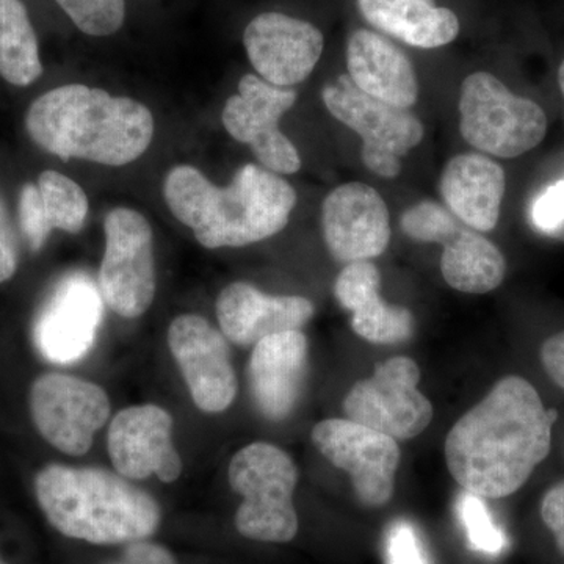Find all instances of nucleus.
<instances>
[{
	"label": "nucleus",
	"instance_id": "11",
	"mask_svg": "<svg viewBox=\"0 0 564 564\" xmlns=\"http://www.w3.org/2000/svg\"><path fill=\"white\" fill-rule=\"evenodd\" d=\"M29 402L41 436L70 456L88 454L96 432L110 417V399L101 386L70 375H41L33 381Z\"/></svg>",
	"mask_w": 564,
	"mask_h": 564
},
{
	"label": "nucleus",
	"instance_id": "4",
	"mask_svg": "<svg viewBox=\"0 0 564 564\" xmlns=\"http://www.w3.org/2000/svg\"><path fill=\"white\" fill-rule=\"evenodd\" d=\"M36 500L57 532L98 545L152 536L162 511L154 497L118 473L50 464L35 477Z\"/></svg>",
	"mask_w": 564,
	"mask_h": 564
},
{
	"label": "nucleus",
	"instance_id": "22",
	"mask_svg": "<svg viewBox=\"0 0 564 564\" xmlns=\"http://www.w3.org/2000/svg\"><path fill=\"white\" fill-rule=\"evenodd\" d=\"M348 76L366 95L391 106L411 109L419 98L417 74L399 46L380 35L352 32L347 46Z\"/></svg>",
	"mask_w": 564,
	"mask_h": 564
},
{
	"label": "nucleus",
	"instance_id": "14",
	"mask_svg": "<svg viewBox=\"0 0 564 564\" xmlns=\"http://www.w3.org/2000/svg\"><path fill=\"white\" fill-rule=\"evenodd\" d=\"M169 347L196 408L207 414L228 410L236 400L237 377L225 334L202 315L184 314L170 325Z\"/></svg>",
	"mask_w": 564,
	"mask_h": 564
},
{
	"label": "nucleus",
	"instance_id": "27",
	"mask_svg": "<svg viewBox=\"0 0 564 564\" xmlns=\"http://www.w3.org/2000/svg\"><path fill=\"white\" fill-rule=\"evenodd\" d=\"M455 513L470 551L486 556H500L510 547V538L494 518L484 497L463 489L456 497Z\"/></svg>",
	"mask_w": 564,
	"mask_h": 564
},
{
	"label": "nucleus",
	"instance_id": "36",
	"mask_svg": "<svg viewBox=\"0 0 564 564\" xmlns=\"http://www.w3.org/2000/svg\"><path fill=\"white\" fill-rule=\"evenodd\" d=\"M558 85H560V90H562L563 96H564V61H563L562 65H560V69H558Z\"/></svg>",
	"mask_w": 564,
	"mask_h": 564
},
{
	"label": "nucleus",
	"instance_id": "21",
	"mask_svg": "<svg viewBox=\"0 0 564 564\" xmlns=\"http://www.w3.org/2000/svg\"><path fill=\"white\" fill-rule=\"evenodd\" d=\"M380 270L370 261L344 267L334 282L337 303L351 314L352 332L370 344L406 343L414 334V315L410 310L386 303L380 295Z\"/></svg>",
	"mask_w": 564,
	"mask_h": 564
},
{
	"label": "nucleus",
	"instance_id": "7",
	"mask_svg": "<svg viewBox=\"0 0 564 564\" xmlns=\"http://www.w3.org/2000/svg\"><path fill=\"white\" fill-rule=\"evenodd\" d=\"M322 101L337 121L361 137L364 165L386 180L399 176L400 161L423 140L422 121L413 111L366 95L348 74L322 88Z\"/></svg>",
	"mask_w": 564,
	"mask_h": 564
},
{
	"label": "nucleus",
	"instance_id": "30",
	"mask_svg": "<svg viewBox=\"0 0 564 564\" xmlns=\"http://www.w3.org/2000/svg\"><path fill=\"white\" fill-rule=\"evenodd\" d=\"M18 212H20L21 231L24 234L25 242L32 251H40L50 239L52 228L47 221L39 185L29 182L21 188Z\"/></svg>",
	"mask_w": 564,
	"mask_h": 564
},
{
	"label": "nucleus",
	"instance_id": "6",
	"mask_svg": "<svg viewBox=\"0 0 564 564\" xmlns=\"http://www.w3.org/2000/svg\"><path fill=\"white\" fill-rule=\"evenodd\" d=\"M459 131L475 150L514 159L544 140L547 117L536 102L514 95L492 74L474 73L463 82Z\"/></svg>",
	"mask_w": 564,
	"mask_h": 564
},
{
	"label": "nucleus",
	"instance_id": "2",
	"mask_svg": "<svg viewBox=\"0 0 564 564\" xmlns=\"http://www.w3.org/2000/svg\"><path fill=\"white\" fill-rule=\"evenodd\" d=\"M163 198L207 250L247 247L276 236L296 204L288 181L254 163L243 165L225 188L195 166H174L163 182Z\"/></svg>",
	"mask_w": 564,
	"mask_h": 564
},
{
	"label": "nucleus",
	"instance_id": "31",
	"mask_svg": "<svg viewBox=\"0 0 564 564\" xmlns=\"http://www.w3.org/2000/svg\"><path fill=\"white\" fill-rule=\"evenodd\" d=\"M532 221L541 232L564 239V180L549 185L534 199Z\"/></svg>",
	"mask_w": 564,
	"mask_h": 564
},
{
	"label": "nucleus",
	"instance_id": "18",
	"mask_svg": "<svg viewBox=\"0 0 564 564\" xmlns=\"http://www.w3.org/2000/svg\"><path fill=\"white\" fill-rule=\"evenodd\" d=\"M101 317L98 289L88 278L73 274L55 289L36 318V347L47 361H79L95 344Z\"/></svg>",
	"mask_w": 564,
	"mask_h": 564
},
{
	"label": "nucleus",
	"instance_id": "25",
	"mask_svg": "<svg viewBox=\"0 0 564 564\" xmlns=\"http://www.w3.org/2000/svg\"><path fill=\"white\" fill-rule=\"evenodd\" d=\"M43 74L39 39L21 0H0V76L29 87Z\"/></svg>",
	"mask_w": 564,
	"mask_h": 564
},
{
	"label": "nucleus",
	"instance_id": "28",
	"mask_svg": "<svg viewBox=\"0 0 564 564\" xmlns=\"http://www.w3.org/2000/svg\"><path fill=\"white\" fill-rule=\"evenodd\" d=\"M80 32L109 36L124 24L126 0H55Z\"/></svg>",
	"mask_w": 564,
	"mask_h": 564
},
{
	"label": "nucleus",
	"instance_id": "16",
	"mask_svg": "<svg viewBox=\"0 0 564 564\" xmlns=\"http://www.w3.org/2000/svg\"><path fill=\"white\" fill-rule=\"evenodd\" d=\"M323 239L337 262L370 261L391 242L389 210L380 193L362 182H348L322 204Z\"/></svg>",
	"mask_w": 564,
	"mask_h": 564
},
{
	"label": "nucleus",
	"instance_id": "15",
	"mask_svg": "<svg viewBox=\"0 0 564 564\" xmlns=\"http://www.w3.org/2000/svg\"><path fill=\"white\" fill-rule=\"evenodd\" d=\"M173 426L172 414L158 404L120 411L107 434L115 470L131 480H147L155 475L163 484H174L184 466L173 445Z\"/></svg>",
	"mask_w": 564,
	"mask_h": 564
},
{
	"label": "nucleus",
	"instance_id": "13",
	"mask_svg": "<svg viewBox=\"0 0 564 564\" xmlns=\"http://www.w3.org/2000/svg\"><path fill=\"white\" fill-rule=\"evenodd\" d=\"M295 102L293 88L274 87L256 74H247L239 82V93L225 104L223 126L234 140L251 148L262 169L293 174L302 169V159L295 144L280 131V121Z\"/></svg>",
	"mask_w": 564,
	"mask_h": 564
},
{
	"label": "nucleus",
	"instance_id": "24",
	"mask_svg": "<svg viewBox=\"0 0 564 564\" xmlns=\"http://www.w3.org/2000/svg\"><path fill=\"white\" fill-rule=\"evenodd\" d=\"M364 20L377 31L419 50H436L456 40L459 20L433 0H358Z\"/></svg>",
	"mask_w": 564,
	"mask_h": 564
},
{
	"label": "nucleus",
	"instance_id": "8",
	"mask_svg": "<svg viewBox=\"0 0 564 564\" xmlns=\"http://www.w3.org/2000/svg\"><path fill=\"white\" fill-rule=\"evenodd\" d=\"M400 226L414 242L443 245L441 273L455 291L481 295L502 284L507 273L502 251L447 207L429 199L414 204Z\"/></svg>",
	"mask_w": 564,
	"mask_h": 564
},
{
	"label": "nucleus",
	"instance_id": "17",
	"mask_svg": "<svg viewBox=\"0 0 564 564\" xmlns=\"http://www.w3.org/2000/svg\"><path fill=\"white\" fill-rule=\"evenodd\" d=\"M243 44L259 77L274 87L291 88L313 73L325 40L311 22L269 11L247 25Z\"/></svg>",
	"mask_w": 564,
	"mask_h": 564
},
{
	"label": "nucleus",
	"instance_id": "20",
	"mask_svg": "<svg viewBox=\"0 0 564 564\" xmlns=\"http://www.w3.org/2000/svg\"><path fill=\"white\" fill-rule=\"evenodd\" d=\"M215 313L226 339L250 347L273 334L302 329L314 317L315 307L304 296L269 295L239 281L223 289Z\"/></svg>",
	"mask_w": 564,
	"mask_h": 564
},
{
	"label": "nucleus",
	"instance_id": "10",
	"mask_svg": "<svg viewBox=\"0 0 564 564\" xmlns=\"http://www.w3.org/2000/svg\"><path fill=\"white\" fill-rule=\"evenodd\" d=\"M419 381L417 362L395 356L351 386L344 399V413L395 441L413 440L429 429L434 415L432 402L417 389Z\"/></svg>",
	"mask_w": 564,
	"mask_h": 564
},
{
	"label": "nucleus",
	"instance_id": "19",
	"mask_svg": "<svg viewBox=\"0 0 564 564\" xmlns=\"http://www.w3.org/2000/svg\"><path fill=\"white\" fill-rule=\"evenodd\" d=\"M310 370V343L302 329L259 340L248 362L252 402L267 421H285L302 399Z\"/></svg>",
	"mask_w": 564,
	"mask_h": 564
},
{
	"label": "nucleus",
	"instance_id": "37",
	"mask_svg": "<svg viewBox=\"0 0 564 564\" xmlns=\"http://www.w3.org/2000/svg\"><path fill=\"white\" fill-rule=\"evenodd\" d=\"M0 564H7V563H6V562H3V560H2V558H0Z\"/></svg>",
	"mask_w": 564,
	"mask_h": 564
},
{
	"label": "nucleus",
	"instance_id": "35",
	"mask_svg": "<svg viewBox=\"0 0 564 564\" xmlns=\"http://www.w3.org/2000/svg\"><path fill=\"white\" fill-rule=\"evenodd\" d=\"M541 362L545 373L564 391V332L545 340L541 347Z\"/></svg>",
	"mask_w": 564,
	"mask_h": 564
},
{
	"label": "nucleus",
	"instance_id": "9",
	"mask_svg": "<svg viewBox=\"0 0 564 564\" xmlns=\"http://www.w3.org/2000/svg\"><path fill=\"white\" fill-rule=\"evenodd\" d=\"M104 234L106 251L99 269L102 300L120 317H141L158 291L150 221L139 210L115 207L106 215Z\"/></svg>",
	"mask_w": 564,
	"mask_h": 564
},
{
	"label": "nucleus",
	"instance_id": "23",
	"mask_svg": "<svg viewBox=\"0 0 564 564\" xmlns=\"http://www.w3.org/2000/svg\"><path fill=\"white\" fill-rule=\"evenodd\" d=\"M440 188L445 206L464 225L478 232L496 228L505 195L499 163L477 152L455 155L444 166Z\"/></svg>",
	"mask_w": 564,
	"mask_h": 564
},
{
	"label": "nucleus",
	"instance_id": "1",
	"mask_svg": "<svg viewBox=\"0 0 564 564\" xmlns=\"http://www.w3.org/2000/svg\"><path fill=\"white\" fill-rule=\"evenodd\" d=\"M556 419L529 381L505 377L448 432V473L464 491L486 500L511 496L547 458Z\"/></svg>",
	"mask_w": 564,
	"mask_h": 564
},
{
	"label": "nucleus",
	"instance_id": "32",
	"mask_svg": "<svg viewBox=\"0 0 564 564\" xmlns=\"http://www.w3.org/2000/svg\"><path fill=\"white\" fill-rule=\"evenodd\" d=\"M541 519L554 534L556 549L564 556V480L544 494L541 500Z\"/></svg>",
	"mask_w": 564,
	"mask_h": 564
},
{
	"label": "nucleus",
	"instance_id": "5",
	"mask_svg": "<svg viewBox=\"0 0 564 564\" xmlns=\"http://www.w3.org/2000/svg\"><path fill=\"white\" fill-rule=\"evenodd\" d=\"M232 491L243 497L236 529L261 543H289L299 533L293 492L299 469L291 456L270 443H251L232 456L228 469Z\"/></svg>",
	"mask_w": 564,
	"mask_h": 564
},
{
	"label": "nucleus",
	"instance_id": "12",
	"mask_svg": "<svg viewBox=\"0 0 564 564\" xmlns=\"http://www.w3.org/2000/svg\"><path fill=\"white\" fill-rule=\"evenodd\" d=\"M311 436L334 467L350 475L364 507L380 508L391 502L400 464V448L393 437L347 417L318 422Z\"/></svg>",
	"mask_w": 564,
	"mask_h": 564
},
{
	"label": "nucleus",
	"instance_id": "26",
	"mask_svg": "<svg viewBox=\"0 0 564 564\" xmlns=\"http://www.w3.org/2000/svg\"><path fill=\"white\" fill-rule=\"evenodd\" d=\"M39 191L52 231L77 234L88 217V198L77 182L65 174L47 170L39 177Z\"/></svg>",
	"mask_w": 564,
	"mask_h": 564
},
{
	"label": "nucleus",
	"instance_id": "33",
	"mask_svg": "<svg viewBox=\"0 0 564 564\" xmlns=\"http://www.w3.org/2000/svg\"><path fill=\"white\" fill-rule=\"evenodd\" d=\"M18 270V243L11 229L9 212L0 195V284L11 280Z\"/></svg>",
	"mask_w": 564,
	"mask_h": 564
},
{
	"label": "nucleus",
	"instance_id": "3",
	"mask_svg": "<svg viewBox=\"0 0 564 564\" xmlns=\"http://www.w3.org/2000/svg\"><path fill=\"white\" fill-rule=\"evenodd\" d=\"M25 129L41 150L63 161L124 166L150 150L155 126L152 111L135 99L70 84L36 98Z\"/></svg>",
	"mask_w": 564,
	"mask_h": 564
},
{
	"label": "nucleus",
	"instance_id": "34",
	"mask_svg": "<svg viewBox=\"0 0 564 564\" xmlns=\"http://www.w3.org/2000/svg\"><path fill=\"white\" fill-rule=\"evenodd\" d=\"M107 564H176V560L163 545L141 540L126 544L121 555Z\"/></svg>",
	"mask_w": 564,
	"mask_h": 564
},
{
	"label": "nucleus",
	"instance_id": "29",
	"mask_svg": "<svg viewBox=\"0 0 564 564\" xmlns=\"http://www.w3.org/2000/svg\"><path fill=\"white\" fill-rule=\"evenodd\" d=\"M384 564H433L421 529L411 519L389 522L383 536Z\"/></svg>",
	"mask_w": 564,
	"mask_h": 564
}]
</instances>
